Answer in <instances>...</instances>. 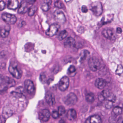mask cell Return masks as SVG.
Segmentation results:
<instances>
[{
    "mask_svg": "<svg viewBox=\"0 0 123 123\" xmlns=\"http://www.w3.org/2000/svg\"><path fill=\"white\" fill-rule=\"evenodd\" d=\"M10 28L6 27L0 29V37L2 38L7 37L9 34Z\"/></svg>",
    "mask_w": 123,
    "mask_h": 123,
    "instance_id": "obj_23",
    "label": "cell"
},
{
    "mask_svg": "<svg viewBox=\"0 0 123 123\" xmlns=\"http://www.w3.org/2000/svg\"><path fill=\"white\" fill-rule=\"evenodd\" d=\"M76 41L73 37H69L67 38L64 42V45L66 47H71L74 46Z\"/></svg>",
    "mask_w": 123,
    "mask_h": 123,
    "instance_id": "obj_22",
    "label": "cell"
},
{
    "mask_svg": "<svg viewBox=\"0 0 123 123\" xmlns=\"http://www.w3.org/2000/svg\"><path fill=\"white\" fill-rule=\"evenodd\" d=\"M29 4H30L26 1H22L18 10V13L21 14H24L26 13L30 7H29Z\"/></svg>",
    "mask_w": 123,
    "mask_h": 123,
    "instance_id": "obj_13",
    "label": "cell"
},
{
    "mask_svg": "<svg viewBox=\"0 0 123 123\" xmlns=\"http://www.w3.org/2000/svg\"><path fill=\"white\" fill-rule=\"evenodd\" d=\"M68 35V32L66 30H63L58 35V39L60 41L63 40L67 37Z\"/></svg>",
    "mask_w": 123,
    "mask_h": 123,
    "instance_id": "obj_27",
    "label": "cell"
},
{
    "mask_svg": "<svg viewBox=\"0 0 123 123\" xmlns=\"http://www.w3.org/2000/svg\"><path fill=\"white\" fill-rule=\"evenodd\" d=\"M3 20L9 25H13L16 22L17 19L15 15L8 13L3 14L1 16Z\"/></svg>",
    "mask_w": 123,
    "mask_h": 123,
    "instance_id": "obj_4",
    "label": "cell"
},
{
    "mask_svg": "<svg viewBox=\"0 0 123 123\" xmlns=\"http://www.w3.org/2000/svg\"><path fill=\"white\" fill-rule=\"evenodd\" d=\"M39 116L40 120L44 122H47L50 118V112L47 109L41 110L39 112Z\"/></svg>",
    "mask_w": 123,
    "mask_h": 123,
    "instance_id": "obj_10",
    "label": "cell"
},
{
    "mask_svg": "<svg viewBox=\"0 0 123 123\" xmlns=\"http://www.w3.org/2000/svg\"><path fill=\"white\" fill-rule=\"evenodd\" d=\"M117 123H123V115H121L117 120Z\"/></svg>",
    "mask_w": 123,
    "mask_h": 123,
    "instance_id": "obj_38",
    "label": "cell"
},
{
    "mask_svg": "<svg viewBox=\"0 0 123 123\" xmlns=\"http://www.w3.org/2000/svg\"><path fill=\"white\" fill-rule=\"evenodd\" d=\"M8 88V86L5 83L3 82L2 84L0 85V94H3L5 93Z\"/></svg>",
    "mask_w": 123,
    "mask_h": 123,
    "instance_id": "obj_28",
    "label": "cell"
},
{
    "mask_svg": "<svg viewBox=\"0 0 123 123\" xmlns=\"http://www.w3.org/2000/svg\"><path fill=\"white\" fill-rule=\"evenodd\" d=\"M58 112L60 116H62L65 113L66 110H65L64 107L62 106H60V107H58Z\"/></svg>",
    "mask_w": 123,
    "mask_h": 123,
    "instance_id": "obj_32",
    "label": "cell"
},
{
    "mask_svg": "<svg viewBox=\"0 0 123 123\" xmlns=\"http://www.w3.org/2000/svg\"><path fill=\"white\" fill-rule=\"evenodd\" d=\"M103 35L107 39H111L114 36V32L112 29H105L102 32Z\"/></svg>",
    "mask_w": 123,
    "mask_h": 123,
    "instance_id": "obj_19",
    "label": "cell"
},
{
    "mask_svg": "<svg viewBox=\"0 0 123 123\" xmlns=\"http://www.w3.org/2000/svg\"><path fill=\"white\" fill-rule=\"evenodd\" d=\"M25 89L29 94H32L35 91L34 85L32 81L30 80H26L24 82Z\"/></svg>",
    "mask_w": 123,
    "mask_h": 123,
    "instance_id": "obj_12",
    "label": "cell"
},
{
    "mask_svg": "<svg viewBox=\"0 0 123 123\" xmlns=\"http://www.w3.org/2000/svg\"><path fill=\"white\" fill-rule=\"evenodd\" d=\"M60 28V25L57 24H54L50 26L46 31L45 34L47 36L52 37L57 34Z\"/></svg>",
    "mask_w": 123,
    "mask_h": 123,
    "instance_id": "obj_6",
    "label": "cell"
},
{
    "mask_svg": "<svg viewBox=\"0 0 123 123\" xmlns=\"http://www.w3.org/2000/svg\"><path fill=\"white\" fill-rule=\"evenodd\" d=\"M116 116L112 115L110 117L109 119V122L110 123H115L116 121Z\"/></svg>",
    "mask_w": 123,
    "mask_h": 123,
    "instance_id": "obj_34",
    "label": "cell"
},
{
    "mask_svg": "<svg viewBox=\"0 0 123 123\" xmlns=\"http://www.w3.org/2000/svg\"><path fill=\"white\" fill-rule=\"evenodd\" d=\"M69 80L68 77L64 76L60 80L59 84V88L61 91L66 90L69 86Z\"/></svg>",
    "mask_w": 123,
    "mask_h": 123,
    "instance_id": "obj_9",
    "label": "cell"
},
{
    "mask_svg": "<svg viewBox=\"0 0 123 123\" xmlns=\"http://www.w3.org/2000/svg\"><path fill=\"white\" fill-rule=\"evenodd\" d=\"M60 115L58 113V112L57 111H54L52 113V116L53 118L55 119H57L60 116Z\"/></svg>",
    "mask_w": 123,
    "mask_h": 123,
    "instance_id": "obj_35",
    "label": "cell"
},
{
    "mask_svg": "<svg viewBox=\"0 0 123 123\" xmlns=\"http://www.w3.org/2000/svg\"><path fill=\"white\" fill-rule=\"evenodd\" d=\"M45 100L48 104L50 106H53L55 103L54 94L50 91H48L45 95Z\"/></svg>",
    "mask_w": 123,
    "mask_h": 123,
    "instance_id": "obj_11",
    "label": "cell"
},
{
    "mask_svg": "<svg viewBox=\"0 0 123 123\" xmlns=\"http://www.w3.org/2000/svg\"><path fill=\"white\" fill-rule=\"evenodd\" d=\"M123 73V67L122 65H118L116 71V74L118 75H121Z\"/></svg>",
    "mask_w": 123,
    "mask_h": 123,
    "instance_id": "obj_30",
    "label": "cell"
},
{
    "mask_svg": "<svg viewBox=\"0 0 123 123\" xmlns=\"http://www.w3.org/2000/svg\"><path fill=\"white\" fill-rule=\"evenodd\" d=\"M6 4L3 1H0V11H2L5 9Z\"/></svg>",
    "mask_w": 123,
    "mask_h": 123,
    "instance_id": "obj_36",
    "label": "cell"
},
{
    "mask_svg": "<svg viewBox=\"0 0 123 123\" xmlns=\"http://www.w3.org/2000/svg\"><path fill=\"white\" fill-rule=\"evenodd\" d=\"M13 114V110L8 106H6L3 109L2 116L4 118L9 117Z\"/></svg>",
    "mask_w": 123,
    "mask_h": 123,
    "instance_id": "obj_16",
    "label": "cell"
},
{
    "mask_svg": "<svg viewBox=\"0 0 123 123\" xmlns=\"http://www.w3.org/2000/svg\"><path fill=\"white\" fill-rule=\"evenodd\" d=\"M65 1H66L67 3H68V2H70L72 0H64Z\"/></svg>",
    "mask_w": 123,
    "mask_h": 123,
    "instance_id": "obj_44",
    "label": "cell"
},
{
    "mask_svg": "<svg viewBox=\"0 0 123 123\" xmlns=\"http://www.w3.org/2000/svg\"><path fill=\"white\" fill-rule=\"evenodd\" d=\"M8 70L11 74L16 79H19L22 76V71L15 62H11Z\"/></svg>",
    "mask_w": 123,
    "mask_h": 123,
    "instance_id": "obj_1",
    "label": "cell"
},
{
    "mask_svg": "<svg viewBox=\"0 0 123 123\" xmlns=\"http://www.w3.org/2000/svg\"><path fill=\"white\" fill-rule=\"evenodd\" d=\"M4 77L2 74H0V85L3 83L4 80Z\"/></svg>",
    "mask_w": 123,
    "mask_h": 123,
    "instance_id": "obj_40",
    "label": "cell"
},
{
    "mask_svg": "<svg viewBox=\"0 0 123 123\" xmlns=\"http://www.w3.org/2000/svg\"><path fill=\"white\" fill-rule=\"evenodd\" d=\"M123 111V109L117 106V107H115L113 110L112 114L116 116L120 115L122 114Z\"/></svg>",
    "mask_w": 123,
    "mask_h": 123,
    "instance_id": "obj_24",
    "label": "cell"
},
{
    "mask_svg": "<svg viewBox=\"0 0 123 123\" xmlns=\"http://www.w3.org/2000/svg\"><path fill=\"white\" fill-rule=\"evenodd\" d=\"M90 9L93 14L97 16H99L102 14L103 11L102 5L101 2L96 1L91 4Z\"/></svg>",
    "mask_w": 123,
    "mask_h": 123,
    "instance_id": "obj_2",
    "label": "cell"
},
{
    "mask_svg": "<svg viewBox=\"0 0 123 123\" xmlns=\"http://www.w3.org/2000/svg\"><path fill=\"white\" fill-rule=\"evenodd\" d=\"M90 69L93 72H96L99 69L100 67V63L97 58L92 57L89 60L88 62Z\"/></svg>",
    "mask_w": 123,
    "mask_h": 123,
    "instance_id": "obj_3",
    "label": "cell"
},
{
    "mask_svg": "<svg viewBox=\"0 0 123 123\" xmlns=\"http://www.w3.org/2000/svg\"><path fill=\"white\" fill-rule=\"evenodd\" d=\"M86 100L89 103H92L95 100V96L94 94L92 92L88 93L86 95Z\"/></svg>",
    "mask_w": 123,
    "mask_h": 123,
    "instance_id": "obj_26",
    "label": "cell"
},
{
    "mask_svg": "<svg viewBox=\"0 0 123 123\" xmlns=\"http://www.w3.org/2000/svg\"><path fill=\"white\" fill-rule=\"evenodd\" d=\"M3 82H4L7 86L8 88L14 86L16 85V82L15 80L10 77H4V80Z\"/></svg>",
    "mask_w": 123,
    "mask_h": 123,
    "instance_id": "obj_21",
    "label": "cell"
},
{
    "mask_svg": "<svg viewBox=\"0 0 123 123\" xmlns=\"http://www.w3.org/2000/svg\"><path fill=\"white\" fill-rule=\"evenodd\" d=\"M55 20L60 24H64L66 22V16L63 12L60 11H55L53 13Z\"/></svg>",
    "mask_w": 123,
    "mask_h": 123,
    "instance_id": "obj_7",
    "label": "cell"
},
{
    "mask_svg": "<svg viewBox=\"0 0 123 123\" xmlns=\"http://www.w3.org/2000/svg\"><path fill=\"white\" fill-rule=\"evenodd\" d=\"M52 3V0H44L41 5V9L44 11H48L50 8Z\"/></svg>",
    "mask_w": 123,
    "mask_h": 123,
    "instance_id": "obj_18",
    "label": "cell"
},
{
    "mask_svg": "<svg viewBox=\"0 0 123 123\" xmlns=\"http://www.w3.org/2000/svg\"><path fill=\"white\" fill-rule=\"evenodd\" d=\"M85 123H102V119L99 116H92L87 119Z\"/></svg>",
    "mask_w": 123,
    "mask_h": 123,
    "instance_id": "obj_15",
    "label": "cell"
},
{
    "mask_svg": "<svg viewBox=\"0 0 123 123\" xmlns=\"http://www.w3.org/2000/svg\"><path fill=\"white\" fill-rule=\"evenodd\" d=\"M122 29L120 27H118L116 29V32L118 34H121L122 32Z\"/></svg>",
    "mask_w": 123,
    "mask_h": 123,
    "instance_id": "obj_42",
    "label": "cell"
},
{
    "mask_svg": "<svg viewBox=\"0 0 123 123\" xmlns=\"http://www.w3.org/2000/svg\"><path fill=\"white\" fill-rule=\"evenodd\" d=\"M36 1V0H27V1L30 4H33Z\"/></svg>",
    "mask_w": 123,
    "mask_h": 123,
    "instance_id": "obj_41",
    "label": "cell"
},
{
    "mask_svg": "<svg viewBox=\"0 0 123 123\" xmlns=\"http://www.w3.org/2000/svg\"><path fill=\"white\" fill-rule=\"evenodd\" d=\"M67 116L69 121L74 120L77 117L76 112L74 109H70L67 112Z\"/></svg>",
    "mask_w": 123,
    "mask_h": 123,
    "instance_id": "obj_20",
    "label": "cell"
},
{
    "mask_svg": "<svg viewBox=\"0 0 123 123\" xmlns=\"http://www.w3.org/2000/svg\"><path fill=\"white\" fill-rule=\"evenodd\" d=\"M76 68L73 65H71L69 67L68 69V73L70 74H73L75 73L76 72Z\"/></svg>",
    "mask_w": 123,
    "mask_h": 123,
    "instance_id": "obj_33",
    "label": "cell"
},
{
    "mask_svg": "<svg viewBox=\"0 0 123 123\" xmlns=\"http://www.w3.org/2000/svg\"><path fill=\"white\" fill-rule=\"evenodd\" d=\"M59 123H66L63 120H61L59 121Z\"/></svg>",
    "mask_w": 123,
    "mask_h": 123,
    "instance_id": "obj_43",
    "label": "cell"
},
{
    "mask_svg": "<svg viewBox=\"0 0 123 123\" xmlns=\"http://www.w3.org/2000/svg\"><path fill=\"white\" fill-rule=\"evenodd\" d=\"M81 11L83 13H87L88 12V9L86 6L84 5L82 6Z\"/></svg>",
    "mask_w": 123,
    "mask_h": 123,
    "instance_id": "obj_37",
    "label": "cell"
},
{
    "mask_svg": "<svg viewBox=\"0 0 123 123\" xmlns=\"http://www.w3.org/2000/svg\"><path fill=\"white\" fill-rule=\"evenodd\" d=\"M77 101V98L76 95L74 93H69L64 99V103L68 106L74 105Z\"/></svg>",
    "mask_w": 123,
    "mask_h": 123,
    "instance_id": "obj_5",
    "label": "cell"
},
{
    "mask_svg": "<svg viewBox=\"0 0 123 123\" xmlns=\"http://www.w3.org/2000/svg\"><path fill=\"white\" fill-rule=\"evenodd\" d=\"M98 99L101 102H103V101H105V99L104 98V97L102 95V94L101 93L99 94V95L98 96Z\"/></svg>",
    "mask_w": 123,
    "mask_h": 123,
    "instance_id": "obj_39",
    "label": "cell"
},
{
    "mask_svg": "<svg viewBox=\"0 0 123 123\" xmlns=\"http://www.w3.org/2000/svg\"><path fill=\"white\" fill-rule=\"evenodd\" d=\"M101 93L104 97L105 100L111 101L113 103H115L116 101V97L115 95L110 90H105Z\"/></svg>",
    "mask_w": 123,
    "mask_h": 123,
    "instance_id": "obj_8",
    "label": "cell"
},
{
    "mask_svg": "<svg viewBox=\"0 0 123 123\" xmlns=\"http://www.w3.org/2000/svg\"><path fill=\"white\" fill-rule=\"evenodd\" d=\"M114 103L111 101H106L105 103V107L107 109H110L113 106Z\"/></svg>",
    "mask_w": 123,
    "mask_h": 123,
    "instance_id": "obj_31",
    "label": "cell"
},
{
    "mask_svg": "<svg viewBox=\"0 0 123 123\" xmlns=\"http://www.w3.org/2000/svg\"><path fill=\"white\" fill-rule=\"evenodd\" d=\"M106 81L102 78H98L97 79L95 84L96 87L99 89H104L106 86Z\"/></svg>",
    "mask_w": 123,
    "mask_h": 123,
    "instance_id": "obj_14",
    "label": "cell"
},
{
    "mask_svg": "<svg viewBox=\"0 0 123 123\" xmlns=\"http://www.w3.org/2000/svg\"><path fill=\"white\" fill-rule=\"evenodd\" d=\"M37 9V8L36 6L33 5L30 7L28 10V14L29 16H32L34 15L35 12Z\"/></svg>",
    "mask_w": 123,
    "mask_h": 123,
    "instance_id": "obj_25",
    "label": "cell"
},
{
    "mask_svg": "<svg viewBox=\"0 0 123 123\" xmlns=\"http://www.w3.org/2000/svg\"><path fill=\"white\" fill-rule=\"evenodd\" d=\"M19 5L18 0H8V8L11 10H16L18 8Z\"/></svg>",
    "mask_w": 123,
    "mask_h": 123,
    "instance_id": "obj_17",
    "label": "cell"
},
{
    "mask_svg": "<svg viewBox=\"0 0 123 123\" xmlns=\"http://www.w3.org/2000/svg\"><path fill=\"white\" fill-rule=\"evenodd\" d=\"M55 6L56 8L60 9H65V6L63 3L60 0L56 1L55 3Z\"/></svg>",
    "mask_w": 123,
    "mask_h": 123,
    "instance_id": "obj_29",
    "label": "cell"
}]
</instances>
